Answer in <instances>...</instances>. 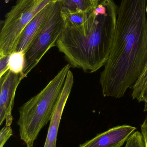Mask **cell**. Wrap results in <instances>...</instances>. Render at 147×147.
I'll use <instances>...</instances> for the list:
<instances>
[{"label":"cell","mask_w":147,"mask_h":147,"mask_svg":"<svg viewBox=\"0 0 147 147\" xmlns=\"http://www.w3.org/2000/svg\"><path fill=\"white\" fill-rule=\"evenodd\" d=\"M62 15L66 25L77 26L82 25L86 20L90 13L70 12L62 11Z\"/></svg>","instance_id":"7c38bea8"},{"label":"cell","mask_w":147,"mask_h":147,"mask_svg":"<svg viewBox=\"0 0 147 147\" xmlns=\"http://www.w3.org/2000/svg\"><path fill=\"white\" fill-rule=\"evenodd\" d=\"M127 140H125L121 142L120 143H118V144H117V145H114V146H113L111 147H121L123 146V144L127 142Z\"/></svg>","instance_id":"ac0fdd59"},{"label":"cell","mask_w":147,"mask_h":147,"mask_svg":"<svg viewBox=\"0 0 147 147\" xmlns=\"http://www.w3.org/2000/svg\"><path fill=\"white\" fill-rule=\"evenodd\" d=\"M100 0H59L62 11L76 13L92 12L98 6Z\"/></svg>","instance_id":"30bf717a"},{"label":"cell","mask_w":147,"mask_h":147,"mask_svg":"<svg viewBox=\"0 0 147 147\" xmlns=\"http://www.w3.org/2000/svg\"><path fill=\"white\" fill-rule=\"evenodd\" d=\"M136 129L135 127L130 125L116 126L98 134L79 147H111L127 140Z\"/></svg>","instance_id":"ba28073f"},{"label":"cell","mask_w":147,"mask_h":147,"mask_svg":"<svg viewBox=\"0 0 147 147\" xmlns=\"http://www.w3.org/2000/svg\"><path fill=\"white\" fill-rule=\"evenodd\" d=\"M70 67L69 64L65 65L43 90L19 108V135L27 146L33 145L51 121Z\"/></svg>","instance_id":"3957f363"},{"label":"cell","mask_w":147,"mask_h":147,"mask_svg":"<svg viewBox=\"0 0 147 147\" xmlns=\"http://www.w3.org/2000/svg\"><path fill=\"white\" fill-rule=\"evenodd\" d=\"M147 83V62L140 75L132 87L131 96L133 99H139Z\"/></svg>","instance_id":"4fadbf2b"},{"label":"cell","mask_w":147,"mask_h":147,"mask_svg":"<svg viewBox=\"0 0 147 147\" xmlns=\"http://www.w3.org/2000/svg\"><path fill=\"white\" fill-rule=\"evenodd\" d=\"M12 135L13 131L11 126L5 125L0 132V147H3Z\"/></svg>","instance_id":"5bb4252c"},{"label":"cell","mask_w":147,"mask_h":147,"mask_svg":"<svg viewBox=\"0 0 147 147\" xmlns=\"http://www.w3.org/2000/svg\"><path fill=\"white\" fill-rule=\"evenodd\" d=\"M56 2L52 3L42 9L24 28L20 36L15 51L26 52L33 40L45 23Z\"/></svg>","instance_id":"9c48e42d"},{"label":"cell","mask_w":147,"mask_h":147,"mask_svg":"<svg viewBox=\"0 0 147 147\" xmlns=\"http://www.w3.org/2000/svg\"><path fill=\"white\" fill-rule=\"evenodd\" d=\"M141 134L144 140L145 147H147V116L141 127Z\"/></svg>","instance_id":"2e32d148"},{"label":"cell","mask_w":147,"mask_h":147,"mask_svg":"<svg viewBox=\"0 0 147 147\" xmlns=\"http://www.w3.org/2000/svg\"><path fill=\"white\" fill-rule=\"evenodd\" d=\"M64 20L59 0L54 3L53 8L45 23L25 52V66L22 72L24 78L27 77L36 67L46 53L54 47L64 31Z\"/></svg>","instance_id":"5b68a950"},{"label":"cell","mask_w":147,"mask_h":147,"mask_svg":"<svg viewBox=\"0 0 147 147\" xmlns=\"http://www.w3.org/2000/svg\"><path fill=\"white\" fill-rule=\"evenodd\" d=\"M58 0H17L6 14L0 32V56L15 51L22 31L34 17Z\"/></svg>","instance_id":"277c9868"},{"label":"cell","mask_w":147,"mask_h":147,"mask_svg":"<svg viewBox=\"0 0 147 147\" xmlns=\"http://www.w3.org/2000/svg\"><path fill=\"white\" fill-rule=\"evenodd\" d=\"M137 101L139 102H144L145 103V107H144V111H147V83L142 91V93Z\"/></svg>","instance_id":"e0dca14e"},{"label":"cell","mask_w":147,"mask_h":147,"mask_svg":"<svg viewBox=\"0 0 147 147\" xmlns=\"http://www.w3.org/2000/svg\"><path fill=\"white\" fill-rule=\"evenodd\" d=\"M25 52L15 51L9 55V70L15 74H22L25 66Z\"/></svg>","instance_id":"8fae6325"},{"label":"cell","mask_w":147,"mask_h":147,"mask_svg":"<svg viewBox=\"0 0 147 147\" xmlns=\"http://www.w3.org/2000/svg\"><path fill=\"white\" fill-rule=\"evenodd\" d=\"M27 147H33V145H27Z\"/></svg>","instance_id":"d6986e66"},{"label":"cell","mask_w":147,"mask_h":147,"mask_svg":"<svg viewBox=\"0 0 147 147\" xmlns=\"http://www.w3.org/2000/svg\"><path fill=\"white\" fill-rule=\"evenodd\" d=\"M9 56H0V78L9 71Z\"/></svg>","instance_id":"9a60e30c"},{"label":"cell","mask_w":147,"mask_h":147,"mask_svg":"<svg viewBox=\"0 0 147 147\" xmlns=\"http://www.w3.org/2000/svg\"><path fill=\"white\" fill-rule=\"evenodd\" d=\"M147 0H121L114 40L101 72L103 96L121 98L132 88L147 62Z\"/></svg>","instance_id":"6da1fadb"},{"label":"cell","mask_w":147,"mask_h":147,"mask_svg":"<svg viewBox=\"0 0 147 147\" xmlns=\"http://www.w3.org/2000/svg\"><path fill=\"white\" fill-rule=\"evenodd\" d=\"M74 84L72 72L69 70L64 87L57 102L50 121L47 136L44 147H56L57 136L62 115Z\"/></svg>","instance_id":"52a82bcc"},{"label":"cell","mask_w":147,"mask_h":147,"mask_svg":"<svg viewBox=\"0 0 147 147\" xmlns=\"http://www.w3.org/2000/svg\"><path fill=\"white\" fill-rule=\"evenodd\" d=\"M146 13L147 14V4L146 5Z\"/></svg>","instance_id":"ffe728a7"},{"label":"cell","mask_w":147,"mask_h":147,"mask_svg":"<svg viewBox=\"0 0 147 147\" xmlns=\"http://www.w3.org/2000/svg\"><path fill=\"white\" fill-rule=\"evenodd\" d=\"M117 9L114 0H100L82 25L65 24L56 46L71 67L92 73L105 65L114 40Z\"/></svg>","instance_id":"7a4b0ae2"},{"label":"cell","mask_w":147,"mask_h":147,"mask_svg":"<svg viewBox=\"0 0 147 147\" xmlns=\"http://www.w3.org/2000/svg\"><path fill=\"white\" fill-rule=\"evenodd\" d=\"M23 79L22 74H15L9 70L0 78V125L5 121V125L10 126L12 124L16 92Z\"/></svg>","instance_id":"8992f818"}]
</instances>
